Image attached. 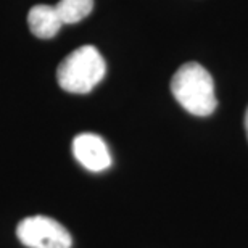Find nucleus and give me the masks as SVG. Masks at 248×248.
Segmentation results:
<instances>
[{"mask_svg": "<svg viewBox=\"0 0 248 248\" xmlns=\"http://www.w3.org/2000/svg\"><path fill=\"white\" fill-rule=\"evenodd\" d=\"M171 92L177 103L193 116H210L217 107L213 78L200 63L182 64L171 79Z\"/></svg>", "mask_w": 248, "mask_h": 248, "instance_id": "nucleus-1", "label": "nucleus"}, {"mask_svg": "<svg viewBox=\"0 0 248 248\" xmlns=\"http://www.w3.org/2000/svg\"><path fill=\"white\" fill-rule=\"evenodd\" d=\"M107 64L93 46H82L71 52L57 69V81L63 91L71 93H89L102 82Z\"/></svg>", "mask_w": 248, "mask_h": 248, "instance_id": "nucleus-2", "label": "nucleus"}, {"mask_svg": "<svg viewBox=\"0 0 248 248\" xmlns=\"http://www.w3.org/2000/svg\"><path fill=\"white\" fill-rule=\"evenodd\" d=\"M16 237L28 248H71V235L58 221L48 216H29L19 222Z\"/></svg>", "mask_w": 248, "mask_h": 248, "instance_id": "nucleus-3", "label": "nucleus"}, {"mask_svg": "<svg viewBox=\"0 0 248 248\" xmlns=\"http://www.w3.org/2000/svg\"><path fill=\"white\" fill-rule=\"evenodd\" d=\"M74 158L92 172L105 171L111 166V155L105 140L92 132H84L73 140Z\"/></svg>", "mask_w": 248, "mask_h": 248, "instance_id": "nucleus-4", "label": "nucleus"}, {"mask_svg": "<svg viewBox=\"0 0 248 248\" xmlns=\"http://www.w3.org/2000/svg\"><path fill=\"white\" fill-rule=\"evenodd\" d=\"M28 24L31 32L39 39H52L63 26L55 5H34L28 13Z\"/></svg>", "mask_w": 248, "mask_h": 248, "instance_id": "nucleus-5", "label": "nucleus"}, {"mask_svg": "<svg viewBox=\"0 0 248 248\" xmlns=\"http://www.w3.org/2000/svg\"><path fill=\"white\" fill-rule=\"evenodd\" d=\"M63 24H74L89 16L93 8V0H60L55 5Z\"/></svg>", "mask_w": 248, "mask_h": 248, "instance_id": "nucleus-6", "label": "nucleus"}, {"mask_svg": "<svg viewBox=\"0 0 248 248\" xmlns=\"http://www.w3.org/2000/svg\"><path fill=\"white\" fill-rule=\"evenodd\" d=\"M245 131H247V137H248V110L245 113Z\"/></svg>", "mask_w": 248, "mask_h": 248, "instance_id": "nucleus-7", "label": "nucleus"}]
</instances>
